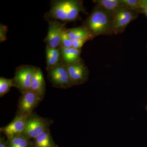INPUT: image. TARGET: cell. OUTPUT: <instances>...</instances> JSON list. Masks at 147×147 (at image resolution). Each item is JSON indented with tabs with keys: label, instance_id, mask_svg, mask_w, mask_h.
<instances>
[{
	"label": "cell",
	"instance_id": "6da1fadb",
	"mask_svg": "<svg viewBox=\"0 0 147 147\" xmlns=\"http://www.w3.org/2000/svg\"><path fill=\"white\" fill-rule=\"evenodd\" d=\"M51 8L45 13L47 22L57 21L67 24L80 20V13L85 12L83 1L78 0H56L51 2Z\"/></svg>",
	"mask_w": 147,
	"mask_h": 147
},
{
	"label": "cell",
	"instance_id": "7a4b0ae2",
	"mask_svg": "<svg viewBox=\"0 0 147 147\" xmlns=\"http://www.w3.org/2000/svg\"><path fill=\"white\" fill-rule=\"evenodd\" d=\"M112 25L113 15L96 5L83 24L94 38L102 35L113 34Z\"/></svg>",
	"mask_w": 147,
	"mask_h": 147
},
{
	"label": "cell",
	"instance_id": "3957f363",
	"mask_svg": "<svg viewBox=\"0 0 147 147\" xmlns=\"http://www.w3.org/2000/svg\"><path fill=\"white\" fill-rule=\"evenodd\" d=\"M53 121L32 113L27 118L26 127L22 135L31 140L49 129Z\"/></svg>",
	"mask_w": 147,
	"mask_h": 147
},
{
	"label": "cell",
	"instance_id": "277c9868",
	"mask_svg": "<svg viewBox=\"0 0 147 147\" xmlns=\"http://www.w3.org/2000/svg\"><path fill=\"white\" fill-rule=\"evenodd\" d=\"M36 67L22 65L15 69L13 78V87L17 88L21 94L31 90L32 80Z\"/></svg>",
	"mask_w": 147,
	"mask_h": 147
},
{
	"label": "cell",
	"instance_id": "5b68a950",
	"mask_svg": "<svg viewBox=\"0 0 147 147\" xmlns=\"http://www.w3.org/2000/svg\"><path fill=\"white\" fill-rule=\"evenodd\" d=\"M47 71V77L53 86L68 89L74 86L66 66L62 61Z\"/></svg>",
	"mask_w": 147,
	"mask_h": 147
},
{
	"label": "cell",
	"instance_id": "8992f818",
	"mask_svg": "<svg viewBox=\"0 0 147 147\" xmlns=\"http://www.w3.org/2000/svg\"><path fill=\"white\" fill-rule=\"evenodd\" d=\"M138 16L134 10L124 6L113 15V34H117L124 31L127 26Z\"/></svg>",
	"mask_w": 147,
	"mask_h": 147
},
{
	"label": "cell",
	"instance_id": "52a82bcc",
	"mask_svg": "<svg viewBox=\"0 0 147 147\" xmlns=\"http://www.w3.org/2000/svg\"><path fill=\"white\" fill-rule=\"evenodd\" d=\"M47 22L49 24L48 32L44 40L46 47L51 48H60L61 38L66 29V24L57 21H51Z\"/></svg>",
	"mask_w": 147,
	"mask_h": 147
},
{
	"label": "cell",
	"instance_id": "ba28073f",
	"mask_svg": "<svg viewBox=\"0 0 147 147\" xmlns=\"http://www.w3.org/2000/svg\"><path fill=\"white\" fill-rule=\"evenodd\" d=\"M66 66L74 86L85 84L88 80L89 71L82 59L76 63Z\"/></svg>",
	"mask_w": 147,
	"mask_h": 147
},
{
	"label": "cell",
	"instance_id": "9c48e42d",
	"mask_svg": "<svg viewBox=\"0 0 147 147\" xmlns=\"http://www.w3.org/2000/svg\"><path fill=\"white\" fill-rule=\"evenodd\" d=\"M41 101L32 91L22 94L18 101V113L28 117L32 114L33 111Z\"/></svg>",
	"mask_w": 147,
	"mask_h": 147
},
{
	"label": "cell",
	"instance_id": "30bf717a",
	"mask_svg": "<svg viewBox=\"0 0 147 147\" xmlns=\"http://www.w3.org/2000/svg\"><path fill=\"white\" fill-rule=\"evenodd\" d=\"M27 117L17 113L12 121L8 125L1 128V131L7 139L22 135L26 127Z\"/></svg>",
	"mask_w": 147,
	"mask_h": 147
},
{
	"label": "cell",
	"instance_id": "8fae6325",
	"mask_svg": "<svg viewBox=\"0 0 147 147\" xmlns=\"http://www.w3.org/2000/svg\"><path fill=\"white\" fill-rule=\"evenodd\" d=\"M31 91L37 96L42 100L45 96L46 86L42 70L39 67H36L32 80Z\"/></svg>",
	"mask_w": 147,
	"mask_h": 147
},
{
	"label": "cell",
	"instance_id": "7c38bea8",
	"mask_svg": "<svg viewBox=\"0 0 147 147\" xmlns=\"http://www.w3.org/2000/svg\"><path fill=\"white\" fill-rule=\"evenodd\" d=\"M60 49L62 61L66 65L76 63L82 59V50H78L73 47L69 48L60 47Z\"/></svg>",
	"mask_w": 147,
	"mask_h": 147
},
{
	"label": "cell",
	"instance_id": "4fadbf2b",
	"mask_svg": "<svg viewBox=\"0 0 147 147\" xmlns=\"http://www.w3.org/2000/svg\"><path fill=\"white\" fill-rule=\"evenodd\" d=\"M33 147H59V146L54 142L50 129H48L33 139Z\"/></svg>",
	"mask_w": 147,
	"mask_h": 147
},
{
	"label": "cell",
	"instance_id": "5bb4252c",
	"mask_svg": "<svg viewBox=\"0 0 147 147\" xmlns=\"http://www.w3.org/2000/svg\"><path fill=\"white\" fill-rule=\"evenodd\" d=\"M46 69L48 71L61 61L60 48H51L46 47Z\"/></svg>",
	"mask_w": 147,
	"mask_h": 147
},
{
	"label": "cell",
	"instance_id": "9a60e30c",
	"mask_svg": "<svg viewBox=\"0 0 147 147\" xmlns=\"http://www.w3.org/2000/svg\"><path fill=\"white\" fill-rule=\"evenodd\" d=\"M67 33L71 40L88 38L90 40L94 38L89 31L82 25L81 26L66 29Z\"/></svg>",
	"mask_w": 147,
	"mask_h": 147
},
{
	"label": "cell",
	"instance_id": "2e32d148",
	"mask_svg": "<svg viewBox=\"0 0 147 147\" xmlns=\"http://www.w3.org/2000/svg\"><path fill=\"white\" fill-rule=\"evenodd\" d=\"M93 2L112 15L124 6L121 0H96Z\"/></svg>",
	"mask_w": 147,
	"mask_h": 147
},
{
	"label": "cell",
	"instance_id": "e0dca14e",
	"mask_svg": "<svg viewBox=\"0 0 147 147\" xmlns=\"http://www.w3.org/2000/svg\"><path fill=\"white\" fill-rule=\"evenodd\" d=\"M9 147H33V141L23 135L7 139Z\"/></svg>",
	"mask_w": 147,
	"mask_h": 147
},
{
	"label": "cell",
	"instance_id": "ac0fdd59",
	"mask_svg": "<svg viewBox=\"0 0 147 147\" xmlns=\"http://www.w3.org/2000/svg\"><path fill=\"white\" fill-rule=\"evenodd\" d=\"M13 87V79H9L1 77L0 78V96L2 97Z\"/></svg>",
	"mask_w": 147,
	"mask_h": 147
},
{
	"label": "cell",
	"instance_id": "d6986e66",
	"mask_svg": "<svg viewBox=\"0 0 147 147\" xmlns=\"http://www.w3.org/2000/svg\"><path fill=\"white\" fill-rule=\"evenodd\" d=\"M124 6L138 12L141 9L140 1L138 0H121Z\"/></svg>",
	"mask_w": 147,
	"mask_h": 147
},
{
	"label": "cell",
	"instance_id": "ffe728a7",
	"mask_svg": "<svg viewBox=\"0 0 147 147\" xmlns=\"http://www.w3.org/2000/svg\"><path fill=\"white\" fill-rule=\"evenodd\" d=\"M66 29L62 35L61 39L60 47L71 48L73 47L72 40L69 38L68 34L67 33Z\"/></svg>",
	"mask_w": 147,
	"mask_h": 147
},
{
	"label": "cell",
	"instance_id": "44dd1931",
	"mask_svg": "<svg viewBox=\"0 0 147 147\" xmlns=\"http://www.w3.org/2000/svg\"><path fill=\"white\" fill-rule=\"evenodd\" d=\"M8 31V28L5 25H0V42H4L7 39V33Z\"/></svg>",
	"mask_w": 147,
	"mask_h": 147
},
{
	"label": "cell",
	"instance_id": "7402d4cb",
	"mask_svg": "<svg viewBox=\"0 0 147 147\" xmlns=\"http://www.w3.org/2000/svg\"><path fill=\"white\" fill-rule=\"evenodd\" d=\"M91 40L88 38H84V39L76 40L72 41V45L73 47L75 49L78 50H82V48L85 43L87 41Z\"/></svg>",
	"mask_w": 147,
	"mask_h": 147
},
{
	"label": "cell",
	"instance_id": "603a6c76",
	"mask_svg": "<svg viewBox=\"0 0 147 147\" xmlns=\"http://www.w3.org/2000/svg\"><path fill=\"white\" fill-rule=\"evenodd\" d=\"M0 147H9L7 140H5L4 137H1V139H0Z\"/></svg>",
	"mask_w": 147,
	"mask_h": 147
},
{
	"label": "cell",
	"instance_id": "cb8c5ba5",
	"mask_svg": "<svg viewBox=\"0 0 147 147\" xmlns=\"http://www.w3.org/2000/svg\"><path fill=\"white\" fill-rule=\"evenodd\" d=\"M141 9L147 8V1H140Z\"/></svg>",
	"mask_w": 147,
	"mask_h": 147
},
{
	"label": "cell",
	"instance_id": "d4e9b609",
	"mask_svg": "<svg viewBox=\"0 0 147 147\" xmlns=\"http://www.w3.org/2000/svg\"><path fill=\"white\" fill-rule=\"evenodd\" d=\"M142 11H143V12H144V13L146 14V16H147V8L142 9Z\"/></svg>",
	"mask_w": 147,
	"mask_h": 147
},
{
	"label": "cell",
	"instance_id": "484cf974",
	"mask_svg": "<svg viewBox=\"0 0 147 147\" xmlns=\"http://www.w3.org/2000/svg\"><path fill=\"white\" fill-rule=\"evenodd\" d=\"M146 110L147 111V105L146 107Z\"/></svg>",
	"mask_w": 147,
	"mask_h": 147
}]
</instances>
